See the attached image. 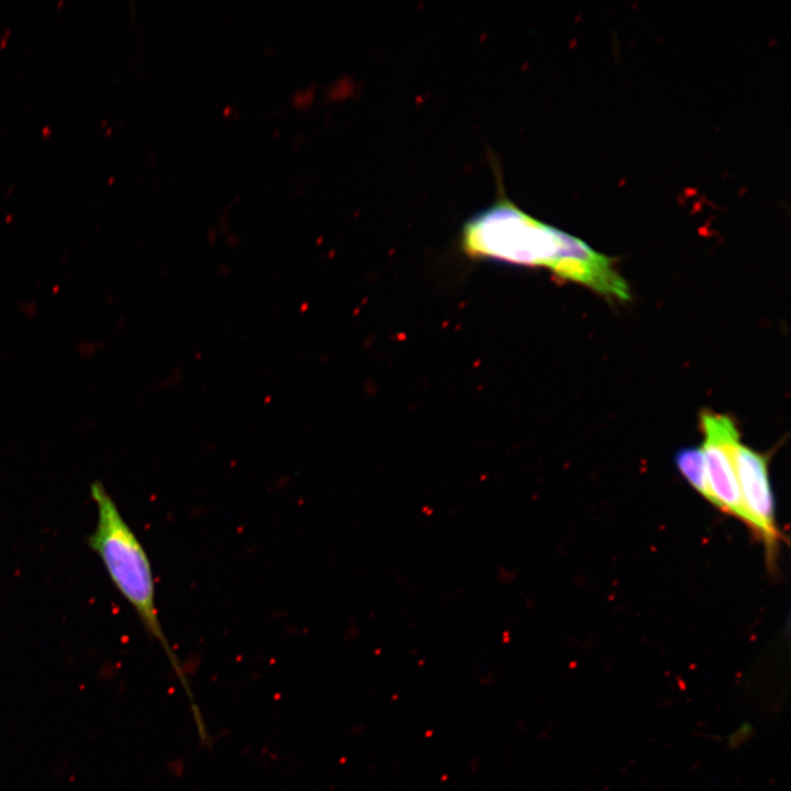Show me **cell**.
<instances>
[{"mask_svg":"<svg viewBox=\"0 0 791 791\" xmlns=\"http://www.w3.org/2000/svg\"><path fill=\"white\" fill-rule=\"evenodd\" d=\"M570 235L531 216L505 198L469 219L461 246L474 258L554 270Z\"/></svg>","mask_w":791,"mask_h":791,"instance_id":"cell-2","label":"cell"},{"mask_svg":"<svg viewBox=\"0 0 791 791\" xmlns=\"http://www.w3.org/2000/svg\"><path fill=\"white\" fill-rule=\"evenodd\" d=\"M734 461L750 528L765 543L768 559L773 560L781 534L776 523L775 500L766 457L739 442L734 452Z\"/></svg>","mask_w":791,"mask_h":791,"instance_id":"cell-4","label":"cell"},{"mask_svg":"<svg viewBox=\"0 0 791 791\" xmlns=\"http://www.w3.org/2000/svg\"><path fill=\"white\" fill-rule=\"evenodd\" d=\"M705 471L712 504L751 527L737 480L734 452L739 433L734 421L724 414L704 412L701 415Z\"/></svg>","mask_w":791,"mask_h":791,"instance_id":"cell-3","label":"cell"},{"mask_svg":"<svg viewBox=\"0 0 791 791\" xmlns=\"http://www.w3.org/2000/svg\"><path fill=\"white\" fill-rule=\"evenodd\" d=\"M675 464L687 482L712 503L701 447H683L679 449L675 455Z\"/></svg>","mask_w":791,"mask_h":791,"instance_id":"cell-5","label":"cell"},{"mask_svg":"<svg viewBox=\"0 0 791 791\" xmlns=\"http://www.w3.org/2000/svg\"><path fill=\"white\" fill-rule=\"evenodd\" d=\"M97 522L87 538L118 592L136 613L147 634L157 640L177 672L178 659L165 635L156 604L155 580L151 561L141 541L100 481L90 484Z\"/></svg>","mask_w":791,"mask_h":791,"instance_id":"cell-1","label":"cell"}]
</instances>
